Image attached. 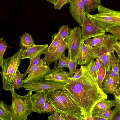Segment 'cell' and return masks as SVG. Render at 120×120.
<instances>
[{"instance_id":"cell-1","label":"cell","mask_w":120,"mask_h":120,"mask_svg":"<svg viewBox=\"0 0 120 120\" xmlns=\"http://www.w3.org/2000/svg\"><path fill=\"white\" fill-rule=\"evenodd\" d=\"M80 68L82 74L79 78L68 81L64 90L80 109L81 115L85 117L92 115L95 105L107 98V94L99 87L94 79L85 66Z\"/></svg>"},{"instance_id":"cell-2","label":"cell","mask_w":120,"mask_h":120,"mask_svg":"<svg viewBox=\"0 0 120 120\" xmlns=\"http://www.w3.org/2000/svg\"><path fill=\"white\" fill-rule=\"evenodd\" d=\"M46 99L62 117L74 115L84 118L81 115V110L79 106L64 89L48 91L46 94Z\"/></svg>"},{"instance_id":"cell-3","label":"cell","mask_w":120,"mask_h":120,"mask_svg":"<svg viewBox=\"0 0 120 120\" xmlns=\"http://www.w3.org/2000/svg\"><path fill=\"white\" fill-rule=\"evenodd\" d=\"M12 88L10 91L12 97V104L9 108L12 114V120H26L28 115L34 112L31 99L33 91L29 90L24 96L18 95Z\"/></svg>"},{"instance_id":"cell-4","label":"cell","mask_w":120,"mask_h":120,"mask_svg":"<svg viewBox=\"0 0 120 120\" xmlns=\"http://www.w3.org/2000/svg\"><path fill=\"white\" fill-rule=\"evenodd\" d=\"M23 51L21 49L12 56L4 60L3 68L0 73L5 91H11L15 74L21 63Z\"/></svg>"},{"instance_id":"cell-5","label":"cell","mask_w":120,"mask_h":120,"mask_svg":"<svg viewBox=\"0 0 120 120\" xmlns=\"http://www.w3.org/2000/svg\"><path fill=\"white\" fill-rule=\"evenodd\" d=\"M98 12L88 14L91 20L98 27L105 32L110 27L120 25V11L112 10L101 5L97 8Z\"/></svg>"},{"instance_id":"cell-6","label":"cell","mask_w":120,"mask_h":120,"mask_svg":"<svg viewBox=\"0 0 120 120\" xmlns=\"http://www.w3.org/2000/svg\"><path fill=\"white\" fill-rule=\"evenodd\" d=\"M117 41V39L113 35L105 34L104 41L102 44L92 47L95 56L99 59L101 65L106 69V72H109L111 68L110 55L114 51L113 45Z\"/></svg>"},{"instance_id":"cell-7","label":"cell","mask_w":120,"mask_h":120,"mask_svg":"<svg viewBox=\"0 0 120 120\" xmlns=\"http://www.w3.org/2000/svg\"><path fill=\"white\" fill-rule=\"evenodd\" d=\"M67 83L46 80L43 79L34 83H24L21 88L26 90H31L35 92L63 89L64 86Z\"/></svg>"},{"instance_id":"cell-8","label":"cell","mask_w":120,"mask_h":120,"mask_svg":"<svg viewBox=\"0 0 120 120\" xmlns=\"http://www.w3.org/2000/svg\"><path fill=\"white\" fill-rule=\"evenodd\" d=\"M83 41L81 28L77 26L72 29L70 35L66 41L70 54V60L77 56L81 43Z\"/></svg>"},{"instance_id":"cell-9","label":"cell","mask_w":120,"mask_h":120,"mask_svg":"<svg viewBox=\"0 0 120 120\" xmlns=\"http://www.w3.org/2000/svg\"><path fill=\"white\" fill-rule=\"evenodd\" d=\"M49 66L42 59L39 63L33 67L28 72L27 76L23 80V83H34L44 77L50 70Z\"/></svg>"},{"instance_id":"cell-10","label":"cell","mask_w":120,"mask_h":120,"mask_svg":"<svg viewBox=\"0 0 120 120\" xmlns=\"http://www.w3.org/2000/svg\"><path fill=\"white\" fill-rule=\"evenodd\" d=\"M82 27V38L83 41L99 35H105V31L97 26L85 13Z\"/></svg>"},{"instance_id":"cell-11","label":"cell","mask_w":120,"mask_h":120,"mask_svg":"<svg viewBox=\"0 0 120 120\" xmlns=\"http://www.w3.org/2000/svg\"><path fill=\"white\" fill-rule=\"evenodd\" d=\"M69 11L75 20L82 27L85 17L84 5L81 0H70Z\"/></svg>"},{"instance_id":"cell-12","label":"cell","mask_w":120,"mask_h":120,"mask_svg":"<svg viewBox=\"0 0 120 120\" xmlns=\"http://www.w3.org/2000/svg\"><path fill=\"white\" fill-rule=\"evenodd\" d=\"M77 57L78 64L81 66L89 63L96 58L92 47L85 44L83 40L81 43Z\"/></svg>"},{"instance_id":"cell-13","label":"cell","mask_w":120,"mask_h":120,"mask_svg":"<svg viewBox=\"0 0 120 120\" xmlns=\"http://www.w3.org/2000/svg\"><path fill=\"white\" fill-rule=\"evenodd\" d=\"M69 72L58 66L50 70L45 76L46 80L67 83L71 78Z\"/></svg>"},{"instance_id":"cell-14","label":"cell","mask_w":120,"mask_h":120,"mask_svg":"<svg viewBox=\"0 0 120 120\" xmlns=\"http://www.w3.org/2000/svg\"><path fill=\"white\" fill-rule=\"evenodd\" d=\"M68 48L67 44L66 41L60 44L54 51L52 52H46L45 56L42 59L49 66L53 62H54L53 68L57 67V61L64 54Z\"/></svg>"},{"instance_id":"cell-15","label":"cell","mask_w":120,"mask_h":120,"mask_svg":"<svg viewBox=\"0 0 120 120\" xmlns=\"http://www.w3.org/2000/svg\"><path fill=\"white\" fill-rule=\"evenodd\" d=\"M47 92L44 91L36 92L32 95L31 99L34 112H36L40 114L43 113Z\"/></svg>"},{"instance_id":"cell-16","label":"cell","mask_w":120,"mask_h":120,"mask_svg":"<svg viewBox=\"0 0 120 120\" xmlns=\"http://www.w3.org/2000/svg\"><path fill=\"white\" fill-rule=\"evenodd\" d=\"M47 44L42 45H36L23 51L22 60L33 58L38 56L45 54L48 48Z\"/></svg>"},{"instance_id":"cell-17","label":"cell","mask_w":120,"mask_h":120,"mask_svg":"<svg viewBox=\"0 0 120 120\" xmlns=\"http://www.w3.org/2000/svg\"><path fill=\"white\" fill-rule=\"evenodd\" d=\"M19 43L20 49L23 51L35 45L32 37L26 32L20 37Z\"/></svg>"},{"instance_id":"cell-18","label":"cell","mask_w":120,"mask_h":120,"mask_svg":"<svg viewBox=\"0 0 120 120\" xmlns=\"http://www.w3.org/2000/svg\"><path fill=\"white\" fill-rule=\"evenodd\" d=\"M101 89L107 94H113L116 92V88L108 72H106L103 82Z\"/></svg>"},{"instance_id":"cell-19","label":"cell","mask_w":120,"mask_h":120,"mask_svg":"<svg viewBox=\"0 0 120 120\" xmlns=\"http://www.w3.org/2000/svg\"><path fill=\"white\" fill-rule=\"evenodd\" d=\"M114 103V100H110L107 98L102 100L95 105L93 109L92 115L99 112Z\"/></svg>"},{"instance_id":"cell-20","label":"cell","mask_w":120,"mask_h":120,"mask_svg":"<svg viewBox=\"0 0 120 120\" xmlns=\"http://www.w3.org/2000/svg\"><path fill=\"white\" fill-rule=\"evenodd\" d=\"M0 120H12V114L9 106L1 101H0Z\"/></svg>"},{"instance_id":"cell-21","label":"cell","mask_w":120,"mask_h":120,"mask_svg":"<svg viewBox=\"0 0 120 120\" xmlns=\"http://www.w3.org/2000/svg\"><path fill=\"white\" fill-rule=\"evenodd\" d=\"M85 8V13H89L94 11L101 5V0H81Z\"/></svg>"},{"instance_id":"cell-22","label":"cell","mask_w":120,"mask_h":120,"mask_svg":"<svg viewBox=\"0 0 120 120\" xmlns=\"http://www.w3.org/2000/svg\"><path fill=\"white\" fill-rule=\"evenodd\" d=\"M52 41L46 52H52L54 51L60 44L65 41L60 36L58 32L52 34Z\"/></svg>"},{"instance_id":"cell-23","label":"cell","mask_w":120,"mask_h":120,"mask_svg":"<svg viewBox=\"0 0 120 120\" xmlns=\"http://www.w3.org/2000/svg\"><path fill=\"white\" fill-rule=\"evenodd\" d=\"M23 74H21L18 69L15 74L12 85V88L18 90L21 88L23 83Z\"/></svg>"},{"instance_id":"cell-24","label":"cell","mask_w":120,"mask_h":120,"mask_svg":"<svg viewBox=\"0 0 120 120\" xmlns=\"http://www.w3.org/2000/svg\"><path fill=\"white\" fill-rule=\"evenodd\" d=\"M118 57L115 56L114 51L111 53L110 59L111 69L115 72L119 73L120 72V59Z\"/></svg>"},{"instance_id":"cell-25","label":"cell","mask_w":120,"mask_h":120,"mask_svg":"<svg viewBox=\"0 0 120 120\" xmlns=\"http://www.w3.org/2000/svg\"><path fill=\"white\" fill-rule=\"evenodd\" d=\"M72 29H70L66 25H63L58 28V33L60 36L65 41L68 39Z\"/></svg>"},{"instance_id":"cell-26","label":"cell","mask_w":120,"mask_h":120,"mask_svg":"<svg viewBox=\"0 0 120 120\" xmlns=\"http://www.w3.org/2000/svg\"><path fill=\"white\" fill-rule=\"evenodd\" d=\"M106 72V69L101 65L98 72L97 80L98 86L101 89L103 82L105 77Z\"/></svg>"},{"instance_id":"cell-27","label":"cell","mask_w":120,"mask_h":120,"mask_svg":"<svg viewBox=\"0 0 120 120\" xmlns=\"http://www.w3.org/2000/svg\"><path fill=\"white\" fill-rule=\"evenodd\" d=\"M7 44L5 41H4L3 38L0 39V66L2 68H3L4 59L3 56L6 50Z\"/></svg>"},{"instance_id":"cell-28","label":"cell","mask_w":120,"mask_h":120,"mask_svg":"<svg viewBox=\"0 0 120 120\" xmlns=\"http://www.w3.org/2000/svg\"><path fill=\"white\" fill-rule=\"evenodd\" d=\"M109 72L116 90L117 88L120 87V74L119 73L115 72L112 69Z\"/></svg>"},{"instance_id":"cell-29","label":"cell","mask_w":120,"mask_h":120,"mask_svg":"<svg viewBox=\"0 0 120 120\" xmlns=\"http://www.w3.org/2000/svg\"><path fill=\"white\" fill-rule=\"evenodd\" d=\"M93 77L97 80L98 70L96 66L95 61L92 60L85 66Z\"/></svg>"},{"instance_id":"cell-30","label":"cell","mask_w":120,"mask_h":120,"mask_svg":"<svg viewBox=\"0 0 120 120\" xmlns=\"http://www.w3.org/2000/svg\"><path fill=\"white\" fill-rule=\"evenodd\" d=\"M114 103L106 108L102 110L99 112L94 115L99 117L103 118L109 120L110 118L112 112L111 109L114 106Z\"/></svg>"},{"instance_id":"cell-31","label":"cell","mask_w":120,"mask_h":120,"mask_svg":"<svg viewBox=\"0 0 120 120\" xmlns=\"http://www.w3.org/2000/svg\"><path fill=\"white\" fill-rule=\"evenodd\" d=\"M70 61V54L68 51V56L66 57L64 53L60 58L58 63V67L61 68L64 67L68 68V65Z\"/></svg>"},{"instance_id":"cell-32","label":"cell","mask_w":120,"mask_h":120,"mask_svg":"<svg viewBox=\"0 0 120 120\" xmlns=\"http://www.w3.org/2000/svg\"><path fill=\"white\" fill-rule=\"evenodd\" d=\"M40 57L41 55H39L33 58L29 59L30 64L29 66L26 71L23 74V79L31 68L39 63L41 59Z\"/></svg>"},{"instance_id":"cell-33","label":"cell","mask_w":120,"mask_h":120,"mask_svg":"<svg viewBox=\"0 0 120 120\" xmlns=\"http://www.w3.org/2000/svg\"><path fill=\"white\" fill-rule=\"evenodd\" d=\"M105 32L110 33L120 41V25H116L107 28Z\"/></svg>"},{"instance_id":"cell-34","label":"cell","mask_w":120,"mask_h":120,"mask_svg":"<svg viewBox=\"0 0 120 120\" xmlns=\"http://www.w3.org/2000/svg\"><path fill=\"white\" fill-rule=\"evenodd\" d=\"M77 63V57H76L70 61L68 65V68L69 70L70 77H72L75 72Z\"/></svg>"},{"instance_id":"cell-35","label":"cell","mask_w":120,"mask_h":120,"mask_svg":"<svg viewBox=\"0 0 120 120\" xmlns=\"http://www.w3.org/2000/svg\"><path fill=\"white\" fill-rule=\"evenodd\" d=\"M109 120H120V109L115 107L112 111L111 115Z\"/></svg>"},{"instance_id":"cell-36","label":"cell","mask_w":120,"mask_h":120,"mask_svg":"<svg viewBox=\"0 0 120 120\" xmlns=\"http://www.w3.org/2000/svg\"><path fill=\"white\" fill-rule=\"evenodd\" d=\"M112 94L115 99L114 106L120 109V87L117 88L116 92Z\"/></svg>"},{"instance_id":"cell-37","label":"cell","mask_w":120,"mask_h":120,"mask_svg":"<svg viewBox=\"0 0 120 120\" xmlns=\"http://www.w3.org/2000/svg\"><path fill=\"white\" fill-rule=\"evenodd\" d=\"M55 111V108L48 101L46 100L44 104L43 113H49L52 114Z\"/></svg>"},{"instance_id":"cell-38","label":"cell","mask_w":120,"mask_h":120,"mask_svg":"<svg viewBox=\"0 0 120 120\" xmlns=\"http://www.w3.org/2000/svg\"><path fill=\"white\" fill-rule=\"evenodd\" d=\"M105 35H99L94 37L95 41L94 46L100 45L103 42L105 38Z\"/></svg>"},{"instance_id":"cell-39","label":"cell","mask_w":120,"mask_h":120,"mask_svg":"<svg viewBox=\"0 0 120 120\" xmlns=\"http://www.w3.org/2000/svg\"><path fill=\"white\" fill-rule=\"evenodd\" d=\"M70 0H58L54 6L55 9L60 10L67 3H69Z\"/></svg>"},{"instance_id":"cell-40","label":"cell","mask_w":120,"mask_h":120,"mask_svg":"<svg viewBox=\"0 0 120 120\" xmlns=\"http://www.w3.org/2000/svg\"><path fill=\"white\" fill-rule=\"evenodd\" d=\"M59 116L58 113L55 111L54 113L49 116L48 118V120H64L62 116L60 115Z\"/></svg>"},{"instance_id":"cell-41","label":"cell","mask_w":120,"mask_h":120,"mask_svg":"<svg viewBox=\"0 0 120 120\" xmlns=\"http://www.w3.org/2000/svg\"><path fill=\"white\" fill-rule=\"evenodd\" d=\"M75 74L71 78L69 81H71L77 79L82 75V71L81 69H77L75 73Z\"/></svg>"},{"instance_id":"cell-42","label":"cell","mask_w":120,"mask_h":120,"mask_svg":"<svg viewBox=\"0 0 120 120\" xmlns=\"http://www.w3.org/2000/svg\"><path fill=\"white\" fill-rule=\"evenodd\" d=\"M114 51L116 52L118 57L120 58V41H116L113 45Z\"/></svg>"},{"instance_id":"cell-43","label":"cell","mask_w":120,"mask_h":120,"mask_svg":"<svg viewBox=\"0 0 120 120\" xmlns=\"http://www.w3.org/2000/svg\"><path fill=\"white\" fill-rule=\"evenodd\" d=\"M85 44L89 45L92 47H94L95 45V41L94 39L88 38L83 41Z\"/></svg>"},{"instance_id":"cell-44","label":"cell","mask_w":120,"mask_h":120,"mask_svg":"<svg viewBox=\"0 0 120 120\" xmlns=\"http://www.w3.org/2000/svg\"><path fill=\"white\" fill-rule=\"evenodd\" d=\"M96 66L98 71L101 65V62L99 59L98 58H96V60L95 61Z\"/></svg>"},{"instance_id":"cell-45","label":"cell","mask_w":120,"mask_h":120,"mask_svg":"<svg viewBox=\"0 0 120 120\" xmlns=\"http://www.w3.org/2000/svg\"><path fill=\"white\" fill-rule=\"evenodd\" d=\"M93 120H107L105 118L99 117L94 114L92 115Z\"/></svg>"},{"instance_id":"cell-46","label":"cell","mask_w":120,"mask_h":120,"mask_svg":"<svg viewBox=\"0 0 120 120\" xmlns=\"http://www.w3.org/2000/svg\"><path fill=\"white\" fill-rule=\"evenodd\" d=\"M93 120L92 115H91L85 117L84 120Z\"/></svg>"},{"instance_id":"cell-47","label":"cell","mask_w":120,"mask_h":120,"mask_svg":"<svg viewBox=\"0 0 120 120\" xmlns=\"http://www.w3.org/2000/svg\"><path fill=\"white\" fill-rule=\"evenodd\" d=\"M48 1H49L52 4H53L54 6L55 5L56 3L58 0H47Z\"/></svg>"}]
</instances>
